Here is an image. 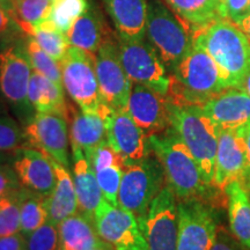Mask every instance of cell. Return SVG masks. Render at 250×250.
I'll return each mask as SVG.
<instances>
[{
  "mask_svg": "<svg viewBox=\"0 0 250 250\" xmlns=\"http://www.w3.org/2000/svg\"><path fill=\"white\" fill-rule=\"evenodd\" d=\"M148 142L152 152L164 167L166 182L179 201L197 198L211 204L215 201L214 196L220 190L205 182L191 152L173 127L151 134Z\"/></svg>",
  "mask_w": 250,
  "mask_h": 250,
  "instance_id": "obj_1",
  "label": "cell"
},
{
  "mask_svg": "<svg viewBox=\"0 0 250 250\" xmlns=\"http://www.w3.org/2000/svg\"><path fill=\"white\" fill-rule=\"evenodd\" d=\"M193 45L204 49L224 72L230 87H242L250 71V40L225 18L193 31Z\"/></svg>",
  "mask_w": 250,
  "mask_h": 250,
  "instance_id": "obj_2",
  "label": "cell"
},
{
  "mask_svg": "<svg viewBox=\"0 0 250 250\" xmlns=\"http://www.w3.org/2000/svg\"><path fill=\"white\" fill-rule=\"evenodd\" d=\"M170 76L168 99L176 104L202 105L229 88L224 72L204 49L193 45Z\"/></svg>",
  "mask_w": 250,
  "mask_h": 250,
  "instance_id": "obj_3",
  "label": "cell"
},
{
  "mask_svg": "<svg viewBox=\"0 0 250 250\" xmlns=\"http://www.w3.org/2000/svg\"><path fill=\"white\" fill-rule=\"evenodd\" d=\"M170 126L191 152L203 179L213 186L218 131L201 105L176 104L169 100Z\"/></svg>",
  "mask_w": 250,
  "mask_h": 250,
  "instance_id": "obj_4",
  "label": "cell"
},
{
  "mask_svg": "<svg viewBox=\"0 0 250 250\" xmlns=\"http://www.w3.org/2000/svg\"><path fill=\"white\" fill-rule=\"evenodd\" d=\"M168 73L173 71L193 46V33L160 0L147 1L146 35Z\"/></svg>",
  "mask_w": 250,
  "mask_h": 250,
  "instance_id": "obj_5",
  "label": "cell"
},
{
  "mask_svg": "<svg viewBox=\"0 0 250 250\" xmlns=\"http://www.w3.org/2000/svg\"><path fill=\"white\" fill-rule=\"evenodd\" d=\"M166 175L154 153L143 160L127 165L118 192V205L145 221L149 205L166 186Z\"/></svg>",
  "mask_w": 250,
  "mask_h": 250,
  "instance_id": "obj_6",
  "label": "cell"
},
{
  "mask_svg": "<svg viewBox=\"0 0 250 250\" xmlns=\"http://www.w3.org/2000/svg\"><path fill=\"white\" fill-rule=\"evenodd\" d=\"M62 87L83 111H99L102 105L95 54L70 46L61 62Z\"/></svg>",
  "mask_w": 250,
  "mask_h": 250,
  "instance_id": "obj_7",
  "label": "cell"
},
{
  "mask_svg": "<svg viewBox=\"0 0 250 250\" xmlns=\"http://www.w3.org/2000/svg\"><path fill=\"white\" fill-rule=\"evenodd\" d=\"M122 64L132 83L168 95L170 76L148 41L123 40L117 36Z\"/></svg>",
  "mask_w": 250,
  "mask_h": 250,
  "instance_id": "obj_8",
  "label": "cell"
},
{
  "mask_svg": "<svg viewBox=\"0 0 250 250\" xmlns=\"http://www.w3.org/2000/svg\"><path fill=\"white\" fill-rule=\"evenodd\" d=\"M95 68L102 102L114 110H125L132 89V81L122 64L117 36L109 34L95 55Z\"/></svg>",
  "mask_w": 250,
  "mask_h": 250,
  "instance_id": "obj_9",
  "label": "cell"
},
{
  "mask_svg": "<svg viewBox=\"0 0 250 250\" xmlns=\"http://www.w3.org/2000/svg\"><path fill=\"white\" fill-rule=\"evenodd\" d=\"M177 210L176 250H211L219 227L213 204L197 198L183 199L177 203Z\"/></svg>",
  "mask_w": 250,
  "mask_h": 250,
  "instance_id": "obj_10",
  "label": "cell"
},
{
  "mask_svg": "<svg viewBox=\"0 0 250 250\" xmlns=\"http://www.w3.org/2000/svg\"><path fill=\"white\" fill-rule=\"evenodd\" d=\"M96 232L115 250H148L138 218L120 205L103 201L93 218Z\"/></svg>",
  "mask_w": 250,
  "mask_h": 250,
  "instance_id": "obj_11",
  "label": "cell"
},
{
  "mask_svg": "<svg viewBox=\"0 0 250 250\" xmlns=\"http://www.w3.org/2000/svg\"><path fill=\"white\" fill-rule=\"evenodd\" d=\"M67 122L66 117L54 112H36L23 127L28 146L70 168L71 140Z\"/></svg>",
  "mask_w": 250,
  "mask_h": 250,
  "instance_id": "obj_12",
  "label": "cell"
},
{
  "mask_svg": "<svg viewBox=\"0 0 250 250\" xmlns=\"http://www.w3.org/2000/svg\"><path fill=\"white\" fill-rule=\"evenodd\" d=\"M177 197L166 183L153 199L143 225L148 250H176L179 237Z\"/></svg>",
  "mask_w": 250,
  "mask_h": 250,
  "instance_id": "obj_13",
  "label": "cell"
},
{
  "mask_svg": "<svg viewBox=\"0 0 250 250\" xmlns=\"http://www.w3.org/2000/svg\"><path fill=\"white\" fill-rule=\"evenodd\" d=\"M31 70L26 49L11 45L0 52V90L9 103L24 112L33 109L28 100Z\"/></svg>",
  "mask_w": 250,
  "mask_h": 250,
  "instance_id": "obj_14",
  "label": "cell"
},
{
  "mask_svg": "<svg viewBox=\"0 0 250 250\" xmlns=\"http://www.w3.org/2000/svg\"><path fill=\"white\" fill-rule=\"evenodd\" d=\"M126 110L147 136L164 132L170 126L169 99L148 87L133 83Z\"/></svg>",
  "mask_w": 250,
  "mask_h": 250,
  "instance_id": "obj_15",
  "label": "cell"
},
{
  "mask_svg": "<svg viewBox=\"0 0 250 250\" xmlns=\"http://www.w3.org/2000/svg\"><path fill=\"white\" fill-rule=\"evenodd\" d=\"M217 131L240 130L250 124V96L243 87H229L202 105Z\"/></svg>",
  "mask_w": 250,
  "mask_h": 250,
  "instance_id": "obj_16",
  "label": "cell"
},
{
  "mask_svg": "<svg viewBox=\"0 0 250 250\" xmlns=\"http://www.w3.org/2000/svg\"><path fill=\"white\" fill-rule=\"evenodd\" d=\"M108 142L122 156L125 167L153 153L148 136L136 124L126 109L114 110L109 123Z\"/></svg>",
  "mask_w": 250,
  "mask_h": 250,
  "instance_id": "obj_17",
  "label": "cell"
},
{
  "mask_svg": "<svg viewBox=\"0 0 250 250\" xmlns=\"http://www.w3.org/2000/svg\"><path fill=\"white\" fill-rule=\"evenodd\" d=\"M112 114L114 109L104 103H102L99 111H83L80 109L74 112L70 126L71 148L81 149L89 160L93 152L108 142Z\"/></svg>",
  "mask_w": 250,
  "mask_h": 250,
  "instance_id": "obj_18",
  "label": "cell"
},
{
  "mask_svg": "<svg viewBox=\"0 0 250 250\" xmlns=\"http://www.w3.org/2000/svg\"><path fill=\"white\" fill-rule=\"evenodd\" d=\"M13 168L22 187L44 196L54 191L57 182L54 162L43 152L30 146L18 149Z\"/></svg>",
  "mask_w": 250,
  "mask_h": 250,
  "instance_id": "obj_19",
  "label": "cell"
},
{
  "mask_svg": "<svg viewBox=\"0 0 250 250\" xmlns=\"http://www.w3.org/2000/svg\"><path fill=\"white\" fill-rule=\"evenodd\" d=\"M246 165V144L237 130H219L213 187L224 191L233 181H239Z\"/></svg>",
  "mask_w": 250,
  "mask_h": 250,
  "instance_id": "obj_20",
  "label": "cell"
},
{
  "mask_svg": "<svg viewBox=\"0 0 250 250\" xmlns=\"http://www.w3.org/2000/svg\"><path fill=\"white\" fill-rule=\"evenodd\" d=\"M102 1L120 39H145L148 0H102Z\"/></svg>",
  "mask_w": 250,
  "mask_h": 250,
  "instance_id": "obj_21",
  "label": "cell"
},
{
  "mask_svg": "<svg viewBox=\"0 0 250 250\" xmlns=\"http://www.w3.org/2000/svg\"><path fill=\"white\" fill-rule=\"evenodd\" d=\"M72 176L78 197L79 210L87 218H94L96 210L104 201L99 186L95 171L83 152L79 148H71Z\"/></svg>",
  "mask_w": 250,
  "mask_h": 250,
  "instance_id": "obj_22",
  "label": "cell"
},
{
  "mask_svg": "<svg viewBox=\"0 0 250 250\" xmlns=\"http://www.w3.org/2000/svg\"><path fill=\"white\" fill-rule=\"evenodd\" d=\"M52 162H54L57 182L54 191L46 197V208H48L49 220L58 225L66 218L76 214L79 210V204H78L73 176L68 171V168L55 160H52Z\"/></svg>",
  "mask_w": 250,
  "mask_h": 250,
  "instance_id": "obj_23",
  "label": "cell"
},
{
  "mask_svg": "<svg viewBox=\"0 0 250 250\" xmlns=\"http://www.w3.org/2000/svg\"><path fill=\"white\" fill-rule=\"evenodd\" d=\"M28 100L36 112H54L70 120L64 87L34 70L28 87Z\"/></svg>",
  "mask_w": 250,
  "mask_h": 250,
  "instance_id": "obj_24",
  "label": "cell"
},
{
  "mask_svg": "<svg viewBox=\"0 0 250 250\" xmlns=\"http://www.w3.org/2000/svg\"><path fill=\"white\" fill-rule=\"evenodd\" d=\"M224 192L227 199L230 233L250 250V195L237 180L228 184Z\"/></svg>",
  "mask_w": 250,
  "mask_h": 250,
  "instance_id": "obj_25",
  "label": "cell"
},
{
  "mask_svg": "<svg viewBox=\"0 0 250 250\" xmlns=\"http://www.w3.org/2000/svg\"><path fill=\"white\" fill-rule=\"evenodd\" d=\"M58 234L61 250H90L103 242L92 219L81 212L59 223Z\"/></svg>",
  "mask_w": 250,
  "mask_h": 250,
  "instance_id": "obj_26",
  "label": "cell"
},
{
  "mask_svg": "<svg viewBox=\"0 0 250 250\" xmlns=\"http://www.w3.org/2000/svg\"><path fill=\"white\" fill-rule=\"evenodd\" d=\"M108 34L101 13L94 6H88L66 35L71 46L96 54Z\"/></svg>",
  "mask_w": 250,
  "mask_h": 250,
  "instance_id": "obj_27",
  "label": "cell"
},
{
  "mask_svg": "<svg viewBox=\"0 0 250 250\" xmlns=\"http://www.w3.org/2000/svg\"><path fill=\"white\" fill-rule=\"evenodd\" d=\"M192 33L220 18L215 0H164Z\"/></svg>",
  "mask_w": 250,
  "mask_h": 250,
  "instance_id": "obj_28",
  "label": "cell"
},
{
  "mask_svg": "<svg viewBox=\"0 0 250 250\" xmlns=\"http://www.w3.org/2000/svg\"><path fill=\"white\" fill-rule=\"evenodd\" d=\"M46 197L22 187L19 190L20 199L21 234L28 237L49 219Z\"/></svg>",
  "mask_w": 250,
  "mask_h": 250,
  "instance_id": "obj_29",
  "label": "cell"
},
{
  "mask_svg": "<svg viewBox=\"0 0 250 250\" xmlns=\"http://www.w3.org/2000/svg\"><path fill=\"white\" fill-rule=\"evenodd\" d=\"M28 36L33 37L49 56L61 64L66 55L70 43L66 34L58 30L50 21L44 20L36 26L27 27L23 30Z\"/></svg>",
  "mask_w": 250,
  "mask_h": 250,
  "instance_id": "obj_30",
  "label": "cell"
},
{
  "mask_svg": "<svg viewBox=\"0 0 250 250\" xmlns=\"http://www.w3.org/2000/svg\"><path fill=\"white\" fill-rule=\"evenodd\" d=\"M88 6L87 0H54L45 20L50 21L62 33L67 34Z\"/></svg>",
  "mask_w": 250,
  "mask_h": 250,
  "instance_id": "obj_31",
  "label": "cell"
},
{
  "mask_svg": "<svg viewBox=\"0 0 250 250\" xmlns=\"http://www.w3.org/2000/svg\"><path fill=\"white\" fill-rule=\"evenodd\" d=\"M12 19L15 24L24 30L27 27L36 26L48 18L50 0H12Z\"/></svg>",
  "mask_w": 250,
  "mask_h": 250,
  "instance_id": "obj_32",
  "label": "cell"
},
{
  "mask_svg": "<svg viewBox=\"0 0 250 250\" xmlns=\"http://www.w3.org/2000/svg\"><path fill=\"white\" fill-rule=\"evenodd\" d=\"M26 52L34 71L43 74V76L49 78L62 87V68L59 62L46 54L44 50L39 45V43L30 36H28L27 40Z\"/></svg>",
  "mask_w": 250,
  "mask_h": 250,
  "instance_id": "obj_33",
  "label": "cell"
},
{
  "mask_svg": "<svg viewBox=\"0 0 250 250\" xmlns=\"http://www.w3.org/2000/svg\"><path fill=\"white\" fill-rule=\"evenodd\" d=\"M19 190L13 195L4 197L0 205V237L11 236L21 232Z\"/></svg>",
  "mask_w": 250,
  "mask_h": 250,
  "instance_id": "obj_34",
  "label": "cell"
},
{
  "mask_svg": "<svg viewBox=\"0 0 250 250\" xmlns=\"http://www.w3.org/2000/svg\"><path fill=\"white\" fill-rule=\"evenodd\" d=\"M124 169L125 166L116 165L94 170L99 186L101 188L103 198L105 202L114 206L118 205V192H120Z\"/></svg>",
  "mask_w": 250,
  "mask_h": 250,
  "instance_id": "obj_35",
  "label": "cell"
},
{
  "mask_svg": "<svg viewBox=\"0 0 250 250\" xmlns=\"http://www.w3.org/2000/svg\"><path fill=\"white\" fill-rule=\"evenodd\" d=\"M28 146L23 129L8 116L0 115V152H11Z\"/></svg>",
  "mask_w": 250,
  "mask_h": 250,
  "instance_id": "obj_36",
  "label": "cell"
},
{
  "mask_svg": "<svg viewBox=\"0 0 250 250\" xmlns=\"http://www.w3.org/2000/svg\"><path fill=\"white\" fill-rule=\"evenodd\" d=\"M26 239L28 250H61L58 225L49 219Z\"/></svg>",
  "mask_w": 250,
  "mask_h": 250,
  "instance_id": "obj_37",
  "label": "cell"
},
{
  "mask_svg": "<svg viewBox=\"0 0 250 250\" xmlns=\"http://www.w3.org/2000/svg\"><path fill=\"white\" fill-rule=\"evenodd\" d=\"M250 13V0H225L221 17L236 26Z\"/></svg>",
  "mask_w": 250,
  "mask_h": 250,
  "instance_id": "obj_38",
  "label": "cell"
},
{
  "mask_svg": "<svg viewBox=\"0 0 250 250\" xmlns=\"http://www.w3.org/2000/svg\"><path fill=\"white\" fill-rule=\"evenodd\" d=\"M22 187L13 167L0 165V198L13 195Z\"/></svg>",
  "mask_w": 250,
  "mask_h": 250,
  "instance_id": "obj_39",
  "label": "cell"
},
{
  "mask_svg": "<svg viewBox=\"0 0 250 250\" xmlns=\"http://www.w3.org/2000/svg\"><path fill=\"white\" fill-rule=\"evenodd\" d=\"M211 250H248L230 234L226 228L219 226L215 241Z\"/></svg>",
  "mask_w": 250,
  "mask_h": 250,
  "instance_id": "obj_40",
  "label": "cell"
},
{
  "mask_svg": "<svg viewBox=\"0 0 250 250\" xmlns=\"http://www.w3.org/2000/svg\"><path fill=\"white\" fill-rule=\"evenodd\" d=\"M237 131L242 134L246 144V165L239 181L242 184V187L247 190V192L250 195V124Z\"/></svg>",
  "mask_w": 250,
  "mask_h": 250,
  "instance_id": "obj_41",
  "label": "cell"
},
{
  "mask_svg": "<svg viewBox=\"0 0 250 250\" xmlns=\"http://www.w3.org/2000/svg\"><path fill=\"white\" fill-rule=\"evenodd\" d=\"M0 250H28L27 239L23 234L0 237Z\"/></svg>",
  "mask_w": 250,
  "mask_h": 250,
  "instance_id": "obj_42",
  "label": "cell"
},
{
  "mask_svg": "<svg viewBox=\"0 0 250 250\" xmlns=\"http://www.w3.org/2000/svg\"><path fill=\"white\" fill-rule=\"evenodd\" d=\"M12 22H13V19H12L11 14L6 12L5 9L0 8V36L7 33L12 26Z\"/></svg>",
  "mask_w": 250,
  "mask_h": 250,
  "instance_id": "obj_43",
  "label": "cell"
},
{
  "mask_svg": "<svg viewBox=\"0 0 250 250\" xmlns=\"http://www.w3.org/2000/svg\"><path fill=\"white\" fill-rule=\"evenodd\" d=\"M237 27H239L240 29H241L243 33H245L246 35L249 37V40H250V13L247 15L245 19H243L241 22L237 24Z\"/></svg>",
  "mask_w": 250,
  "mask_h": 250,
  "instance_id": "obj_44",
  "label": "cell"
},
{
  "mask_svg": "<svg viewBox=\"0 0 250 250\" xmlns=\"http://www.w3.org/2000/svg\"><path fill=\"white\" fill-rule=\"evenodd\" d=\"M0 8L5 9L6 12H8L12 17V11H13V2L12 0H0Z\"/></svg>",
  "mask_w": 250,
  "mask_h": 250,
  "instance_id": "obj_45",
  "label": "cell"
},
{
  "mask_svg": "<svg viewBox=\"0 0 250 250\" xmlns=\"http://www.w3.org/2000/svg\"><path fill=\"white\" fill-rule=\"evenodd\" d=\"M90 250H115V248L112 246L109 245V243H107L105 241H103L101 245L94 247V248H92Z\"/></svg>",
  "mask_w": 250,
  "mask_h": 250,
  "instance_id": "obj_46",
  "label": "cell"
},
{
  "mask_svg": "<svg viewBox=\"0 0 250 250\" xmlns=\"http://www.w3.org/2000/svg\"><path fill=\"white\" fill-rule=\"evenodd\" d=\"M242 87L246 89V92L248 93V95L250 96V71L247 73L245 81H243V83H242Z\"/></svg>",
  "mask_w": 250,
  "mask_h": 250,
  "instance_id": "obj_47",
  "label": "cell"
},
{
  "mask_svg": "<svg viewBox=\"0 0 250 250\" xmlns=\"http://www.w3.org/2000/svg\"><path fill=\"white\" fill-rule=\"evenodd\" d=\"M215 1H217V5H218V8H219V14H220V18H223V17H221V14H223V7H224L225 0H215Z\"/></svg>",
  "mask_w": 250,
  "mask_h": 250,
  "instance_id": "obj_48",
  "label": "cell"
},
{
  "mask_svg": "<svg viewBox=\"0 0 250 250\" xmlns=\"http://www.w3.org/2000/svg\"><path fill=\"white\" fill-rule=\"evenodd\" d=\"M2 199H4V197H2V198H0V205H1V203H2Z\"/></svg>",
  "mask_w": 250,
  "mask_h": 250,
  "instance_id": "obj_49",
  "label": "cell"
},
{
  "mask_svg": "<svg viewBox=\"0 0 250 250\" xmlns=\"http://www.w3.org/2000/svg\"><path fill=\"white\" fill-rule=\"evenodd\" d=\"M50 1H54V0H50Z\"/></svg>",
  "mask_w": 250,
  "mask_h": 250,
  "instance_id": "obj_50",
  "label": "cell"
}]
</instances>
